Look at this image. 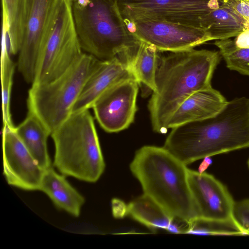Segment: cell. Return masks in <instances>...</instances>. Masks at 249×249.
<instances>
[{"label": "cell", "instance_id": "obj_1", "mask_svg": "<svg viewBox=\"0 0 249 249\" xmlns=\"http://www.w3.org/2000/svg\"><path fill=\"white\" fill-rule=\"evenodd\" d=\"M163 147L186 165L206 157L249 147V98L228 101L212 117L172 128Z\"/></svg>", "mask_w": 249, "mask_h": 249}, {"label": "cell", "instance_id": "obj_2", "mask_svg": "<svg viewBox=\"0 0 249 249\" xmlns=\"http://www.w3.org/2000/svg\"><path fill=\"white\" fill-rule=\"evenodd\" d=\"M220 56L219 52L192 49L160 57L156 89L148 104L154 131L166 132L171 116L187 97L212 87L211 79Z\"/></svg>", "mask_w": 249, "mask_h": 249}, {"label": "cell", "instance_id": "obj_3", "mask_svg": "<svg viewBox=\"0 0 249 249\" xmlns=\"http://www.w3.org/2000/svg\"><path fill=\"white\" fill-rule=\"evenodd\" d=\"M130 170L143 194L187 225L197 218L186 165L163 147L145 145L135 153Z\"/></svg>", "mask_w": 249, "mask_h": 249}, {"label": "cell", "instance_id": "obj_4", "mask_svg": "<svg viewBox=\"0 0 249 249\" xmlns=\"http://www.w3.org/2000/svg\"><path fill=\"white\" fill-rule=\"evenodd\" d=\"M74 25L82 50L100 60H131L142 41L128 30L118 0H72Z\"/></svg>", "mask_w": 249, "mask_h": 249}, {"label": "cell", "instance_id": "obj_5", "mask_svg": "<svg viewBox=\"0 0 249 249\" xmlns=\"http://www.w3.org/2000/svg\"><path fill=\"white\" fill-rule=\"evenodd\" d=\"M51 136L55 147L53 165L62 174L88 182L99 179L105 163L89 109L72 112Z\"/></svg>", "mask_w": 249, "mask_h": 249}, {"label": "cell", "instance_id": "obj_6", "mask_svg": "<svg viewBox=\"0 0 249 249\" xmlns=\"http://www.w3.org/2000/svg\"><path fill=\"white\" fill-rule=\"evenodd\" d=\"M99 60L83 53L54 80L32 85L27 100L28 112L35 115L51 135L72 112L84 85Z\"/></svg>", "mask_w": 249, "mask_h": 249}, {"label": "cell", "instance_id": "obj_7", "mask_svg": "<svg viewBox=\"0 0 249 249\" xmlns=\"http://www.w3.org/2000/svg\"><path fill=\"white\" fill-rule=\"evenodd\" d=\"M83 54L73 20L71 1L55 0L41 39L32 85L54 80Z\"/></svg>", "mask_w": 249, "mask_h": 249}, {"label": "cell", "instance_id": "obj_8", "mask_svg": "<svg viewBox=\"0 0 249 249\" xmlns=\"http://www.w3.org/2000/svg\"><path fill=\"white\" fill-rule=\"evenodd\" d=\"M124 18L163 20L202 28L206 16L224 0H118Z\"/></svg>", "mask_w": 249, "mask_h": 249}, {"label": "cell", "instance_id": "obj_9", "mask_svg": "<svg viewBox=\"0 0 249 249\" xmlns=\"http://www.w3.org/2000/svg\"><path fill=\"white\" fill-rule=\"evenodd\" d=\"M133 22L136 26L134 35L155 46L159 52L191 50L211 40L209 34L201 28L154 19H139Z\"/></svg>", "mask_w": 249, "mask_h": 249}, {"label": "cell", "instance_id": "obj_10", "mask_svg": "<svg viewBox=\"0 0 249 249\" xmlns=\"http://www.w3.org/2000/svg\"><path fill=\"white\" fill-rule=\"evenodd\" d=\"M139 85L134 78L124 80L108 89L95 102L92 107L95 117L105 131L120 132L133 122Z\"/></svg>", "mask_w": 249, "mask_h": 249}, {"label": "cell", "instance_id": "obj_11", "mask_svg": "<svg viewBox=\"0 0 249 249\" xmlns=\"http://www.w3.org/2000/svg\"><path fill=\"white\" fill-rule=\"evenodd\" d=\"M15 127L3 124V174L8 183L28 190H39L45 172L17 135Z\"/></svg>", "mask_w": 249, "mask_h": 249}, {"label": "cell", "instance_id": "obj_12", "mask_svg": "<svg viewBox=\"0 0 249 249\" xmlns=\"http://www.w3.org/2000/svg\"><path fill=\"white\" fill-rule=\"evenodd\" d=\"M187 178L197 218L237 222L234 215L235 202L222 183L207 173L188 168Z\"/></svg>", "mask_w": 249, "mask_h": 249}, {"label": "cell", "instance_id": "obj_13", "mask_svg": "<svg viewBox=\"0 0 249 249\" xmlns=\"http://www.w3.org/2000/svg\"><path fill=\"white\" fill-rule=\"evenodd\" d=\"M55 0H29L18 69L32 84L41 39Z\"/></svg>", "mask_w": 249, "mask_h": 249}, {"label": "cell", "instance_id": "obj_14", "mask_svg": "<svg viewBox=\"0 0 249 249\" xmlns=\"http://www.w3.org/2000/svg\"><path fill=\"white\" fill-rule=\"evenodd\" d=\"M131 78H135L130 65L127 61L119 57L106 60H100L84 85L73 106L72 112L92 108L97 99L108 89L118 83Z\"/></svg>", "mask_w": 249, "mask_h": 249}, {"label": "cell", "instance_id": "obj_15", "mask_svg": "<svg viewBox=\"0 0 249 249\" xmlns=\"http://www.w3.org/2000/svg\"><path fill=\"white\" fill-rule=\"evenodd\" d=\"M227 102L221 93L212 87L197 91L174 111L168 121L167 128L212 117L221 111Z\"/></svg>", "mask_w": 249, "mask_h": 249}, {"label": "cell", "instance_id": "obj_16", "mask_svg": "<svg viewBox=\"0 0 249 249\" xmlns=\"http://www.w3.org/2000/svg\"><path fill=\"white\" fill-rule=\"evenodd\" d=\"M39 190L45 193L54 204L75 217L80 214L85 198L66 179L52 167L45 170Z\"/></svg>", "mask_w": 249, "mask_h": 249}, {"label": "cell", "instance_id": "obj_17", "mask_svg": "<svg viewBox=\"0 0 249 249\" xmlns=\"http://www.w3.org/2000/svg\"><path fill=\"white\" fill-rule=\"evenodd\" d=\"M15 130L39 166L45 170L51 167L47 149V139L51 134L39 119L28 112L25 119Z\"/></svg>", "mask_w": 249, "mask_h": 249}, {"label": "cell", "instance_id": "obj_18", "mask_svg": "<svg viewBox=\"0 0 249 249\" xmlns=\"http://www.w3.org/2000/svg\"><path fill=\"white\" fill-rule=\"evenodd\" d=\"M127 207V215L153 231H167L172 223L179 220L144 194L132 200Z\"/></svg>", "mask_w": 249, "mask_h": 249}, {"label": "cell", "instance_id": "obj_19", "mask_svg": "<svg viewBox=\"0 0 249 249\" xmlns=\"http://www.w3.org/2000/svg\"><path fill=\"white\" fill-rule=\"evenodd\" d=\"M202 28L210 35L211 40H222L236 36L249 29V24L227 6L212 11L205 17Z\"/></svg>", "mask_w": 249, "mask_h": 249}, {"label": "cell", "instance_id": "obj_20", "mask_svg": "<svg viewBox=\"0 0 249 249\" xmlns=\"http://www.w3.org/2000/svg\"><path fill=\"white\" fill-rule=\"evenodd\" d=\"M29 0H2V19L7 22L11 54L21 47Z\"/></svg>", "mask_w": 249, "mask_h": 249}, {"label": "cell", "instance_id": "obj_21", "mask_svg": "<svg viewBox=\"0 0 249 249\" xmlns=\"http://www.w3.org/2000/svg\"><path fill=\"white\" fill-rule=\"evenodd\" d=\"M154 46L142 41L131 64L132 71L137 80L153 91L155 78L160 58Z\"/></svg>", "mask_w": 249, "mask_h": 249}, {"label": "cell", "instance_id": "obj_22", "mask_svg": "<svg viewBox=\"0 0 249 249\" xmlns=\"http://www.w3.org/2000/svg\"><path fill=\"white\" fill-rule=\"evenodd\" d=\"M10 48L8 38L1 37V83L2 109L3 124L14 127L10 112V97L15 64L11 60Z\"/></svg>", "mask_w": 249, "mask_h": 249}, {"label": "cell", "instance_id": "obj_23", "mask_svg": "<svg viewBox=\"0 0 249 249\" xmlns=\"http://www.w3.org/2000/svg\"><path fill=\"white\" fill-rule=\"evenodd\" d=\"M185 233L200 235H249L237 222L220 221L196 218L187 226Z\"/></svg>", "mask_w": 249, "mask_h": 249}, {"label": "cell", "instance_id": "obj_24", "mask_svg": "<svg viewBox=\"0 0 249 249\" xmlns=\"http://www.w3.org/2000/svg\"><path fill=\"white\" fill-rule=\"evenodd\" d=\"M229 69L249 76V48L219 52Z\"/></svg>", "mask_w": 249, "mask_h": 249}, {"label": "cell", "instance_id": "obj_25", "mask_svg": "<svg viewBox=\"0 0 249 249\" xmlns=\"http://www.w3.org/2000/svg\"><path fill=\"white\" fill-rule=\"evenodd\" d=\"M227 7L243 18L249 24V1L246 0H224Z\"/></svg>", "mask_w": 249, "mask_h": 249}, {"label": "cell", "instance_id": "obj_26", "mask_svg": "<svg viewBox=\"0 0 249 249\" xmlns=\"http://www.w3.org/2000/svg\"><path fill=\"white\" fill-rule=\"evenodd\" d=\"M111 209L112 215L116 218H123L127 215V205L119 198L112 199Z\"/></svg>", "mask_w": 249, "mask_h": 249}, {"label": "cell", "instance_id": "obj_27", "mask_svg": "<svg viewBox=\"0 0 249 249\" xmlns=\"http://www.w3.org/2000/svg\"><path fill=\"white\" fill-rule=\"evenodd\" d=\"M210 157H206L203 159V160L200 164L198 169V172L199 173L205 172V171L212 164L213 161Z\"/></svg>", "mask_w": 249, "mask_h": 249}, {"label": "cell", "instance_id": "obj_28", "mask_svg": "<svg viewBox=\"0 0 249 249\" xmlns=\"http://www.w3.org/2000/svg\"><path fill=\"white\" fill-rule=\"evenodd\" d=\"M248 0V1H249V0Z\"/></svg>", "mask_w": 249, "mask_h": 249}, {"label": "cell", "instance_id": "obj_29", "mask_svg": "<svg viewBox=\"0 0 249 249\" xmlns=\"http://www.w3.org/2000/svg\"><path fill=\"white\" fill-rule=\"evenodd\" d=\"M71 0V1L72 0Z\"/></svg>", "mask_w": 249, "mask_h": 249}]
</instances>
